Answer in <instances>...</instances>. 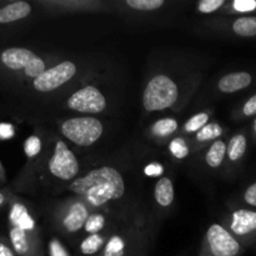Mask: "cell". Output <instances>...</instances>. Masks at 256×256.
<instances>
[{
  "instance_id": "4",
  "label": "cell",
  "mask_w": 256,
  "mask_h": 256,
  "mask_svg": "<svg viewBox=\"0 0 256 256\" xmlns=\"http://www.w3.org/2000/svg\"><path fill=\"white\" fill-rule=\"evenodd\" d=\"M242 252V245L229 230L220 224H212L208 228L202 256H239Z\"/></svg>"
},
{
  "instance_id": "20",
  "label": "cell",
  "mask_w": 256,
  "mask_h": 256,
  "mask_svg": "<svg viewBox=\"0 0 256 256\" xmlns=\"http://www.w3.org/2000/svg\"><path fill=\"white\" fill-rule=\"evenodd\" d=\"M178 129V122L172 118H166V119H162L159 122H156L152 126V132H154L156 136L165 138L172 135V132H176Z\"/></svg>"
},
{
  "instance_id": "21",
  "label": "cell",
  "mask_w": 256,
  "mask_h": 256,
  "mask_svg": "<svg viewBox=\"0 0 256 256\" xmlns=\"http://www.w3.org/2000/svg\"><path fill=\"white\" fill-rule=\"evenodd\" d=\"M102 256H126V242L120 236H112L105 245Z\"/></svg>"
},
{
  "instance_id": "33",
  "label": "cell",
  "mask_w": 256,
  "mask_h": 256,
  "mask_svg": "<svg viewBox=\"0 0 256 256\" xmlns=\"http://www.w3.org/2000/svg\"><path fill=\"white\" fill-rule=\"evenodd\" d=\"M164 172V169L160 164H149L145 168V174L149 175V176H159Z\"/></svg>"
},
{
  "instance_id": "17",
  "label": "cell",
  "mask_w": 256,
  "mask_h": 256,
  "mask_svg": "<svg viewBox=\"0 0 256 256\" xmlns=\"http://www.w3.org/2000/svg\"><path fill=\"white\" fill-rule=\"evenodd\" d=\"M232 30L239 36H256V16L239 18L232 22Z\"/></svg>"
},
{
  "instance_id": "37",
  "label": "cell",
  "mask_w": 256,
  "mask_h": 256,
  "mask_svg": "<svg viewBox=\"0 0 256 256\" xmlns=\"http://www.w3.org/2000/svg\"><path fill=\"white\" fill-rule=\"evenodd\" d=\"M254 130L256 132V119H255V122H254Z\"/></svg>"
},
{
  "instance_id": "15",
  "label": "cell",
  "mask_w": 256,
  "mask_h": 256,
  "mask_svg": "<svg viewBox=\"0 0 256 256\" xmlns=\"http://www.w3.org/2000/svg\"><path fill=\"white\" fill-rule=\"evenodd\" d=\"M226 154L228 145L222 140H216V142H212V146L208 150L206 156H205L206 164L210 168H214V169L215 168H219L222 164V162H224V158Z\"/></svg>"
},
{
  "instance_id": "34",
  "label": "cell",
  "mask_w": 256,
  "mask_h": 256,
  "mask_svg": "<svg viewBox=\"0 0 256 256\" xmlns=\"http://www.w3.org/2000/svg\"><path fill=\"white\" fill-rule=\"evenodd\" d=\"M14 135V128L9 124H0V138L9 139Z\"/></svg>"
},
{
  "instance_id": "36",
  "label": "cell",
  "mask_w": 256,
  "mask_h": 256,
  "mask_svg": "<svg viewBox=\"0 0 256 256\" xmlns=\"http://www.w3.org/2000/svg\"><path fill=\"white\" fill-rule=\"evenodd\" d=\"M2 202H4V195H2V192H0V205H2Z\"/></svg>"
},
{
  "instance_id": "22",
  "label": "cell",
  "mask_w": 256,
  "mask_h": 256,
  "mask_svg": "<svg viewBox=\"0 0 256 256\" xmlns=\"http://www.w3.org/2000/svg\"><path fill=\"white\" fill-rule=\"evenodd\" d=\"M222 134V128L216 122H209L200 132H196L198 142H209L218 139Z\"/></svg>"
},
{
  "instance_id": "26",
  "label": "cell",
  "mask_w": 256,
  "mask_h": 256,
  "mask_svg": "<svg viewBox=\"0 0 256 256\" xmlns=\"http://www.w3.org/2000/svg\"><path fill=\"white\" fill-rule=\"evenodd\" d=\"M169 150L176 159H184L189 154V146L182 138H175L169 145Z\"/></svg>"
},
{
  "instance_id": "2",
  "label": "cell",
  "mask_w": 256,
  "mask_h": 256,
  "mask_svg": "<svg viewBox=\"0 0 256 256\" xmlns=\"http://www.w3.org/2000/svg\"><path fill=\"white\" fill-rule=\"evenodd\" d=\"M179 96V89L168 75H155L142 94V105L146 112H162L172 108Z\"/></svg>"
},
{
  "instance_id": "8",
  "label": "cell",
  "mask_w": 256,
  "mask_h": 256,
  "mask_svg": "<svg viewBox=\"0 0 256 256\" xmlns=\"http://www.w3.org/2000/svg\"><path fill=\"white\" fill-rule=\"evenodd\" d=\"M89 212L84 202H76L70 204L62 218V226L68 232H76L85 226Z\"/></svg>"
},
{
  "instance_id": "13",
  "label": "cell",
  "mask_w": 256,
  "mask_h": 256,
  "mask_svg": "<svg viewBox=\"0 0 256 256\" xmlns=\"http://www.w3.org/2000/svg\"><path fill=\"white\" fill-rule=\"evenodd\" d=\"M155 200L162 208H168L174 202V186L169 178H162L155 185Z\"/></svg>"
},
{
  "instance_id": "10",
  "label": "cell",
  "mask_w": 256,
  "mask_h": 256,
  "mask_svg": "<svg viewBox=\"0 0 256 256\" xmlns=\"http://www.w3.org/2000/svg\"><path fill=\"white\" fill-rule=\"evenodd\" d=\"M36 54L24 48H9L2 52V62L12 70L25 69Z\"/></svg>"
},
{
  "instance_id": "30",
  "label": "cell",
  "mask_w": 256,
  "mask_h": 256,
  "mask_svg": "<svg viewBox=\"0 0 256 256\" xmlns=\"http://www.w3.org/2000/svg\"><path fill=\"white\" fill-rule=\"evenodd\" d=\"M234 8L238 12H252L256 8V2H252V0H236L234 2Z\"/></svg>"
},
{
  "instance_id": "16",
  "label": "cell",
  "mask_w": 256,
  "mask_h": 256,
  "mask_svg": "<svg viewBox=\"0 0 256 256\" xmlns=\"http://www.w3.org/2000/svg\"><path fill=\"white\" fill-rule=\"evenodd\" d=\"M10 242L18 255L25 256L29 254L30 244L25 230L20 229V228H12L10 230Z\"/></svg>"
},
{
  "instance_id": "25",
  "label": "cell",
  "mask_w": 256,
  "mask_h": 256,
  "mask_svg": "<svg viewBox=\"0 0 256 256\" xmlns=\"http://www.w3.org/2000/svg\"><path fill=\"white\" fill-rule=\"evenodd\" d=\"M105 222H106V220H105V218L102 216V214H92L88 218L84 229L85 232H89L90 235L99 234L100 230L104 229Z\"/></svg>"
},
{
  "instance_id": "19",
  "label": "cell",
  "mask_w": 256,
  "mask_h": 256,
  "mask_svg": "<svg viewBox=\"0 0 256 256\" xmlns=\"http://www.w3.org/2000/svg\"><path fill=\"white\" fill-rule=\"evenodd\" d=\"M104 245V238L99 234H92L85 238L80 244V252L85 256L98 254Z\"/></svg>"
},
{
  "instance_id": "3",
  "label": "cell",
  "mask_w": 256,
  "mask_h": 256,
  "mask_svg": "<svg viewBox=\"0 0 256 256\" xmlns=\"http://www.w3.org/2000/svg\"><path fill=\"white\" fill-rule=\"evenodd\" d=\"M104 126L96 118H72L62 124V134L79 146H90L102 138Z\"/></svg>"
},
{
  "instance_id": "12",
  "label": "cell",
  "mask_w": 256,
  "mask_h": 256,
  "mask_svg": "<svg viewBox=\"0 0 256 256\" xmlns=\"http://www.w3.org/2000/svg\"><path fill=\"white\" fill-rule=\"evenodd\" d=\"M32 12V6L26 2H15L0 9V24L24 19Z\"/></svg>"
},
{
  "instance_id": "5",
  "label": "cell",
  "mask_w": 256,
  "mask_h": 256,
  "mask_svg": "<svg viewBox=\"0 0 256 256\" xmlns=\"http://www.w3.org/2000/svg\"><path fill=\"white\" fill-rule=\"evenodd\" d=\"M49 172L56 179L62 182L75 180L79 172V162L74 152L69 149L62 140H56L54 152L49 160Z\"/></svg>"
},
{
  "instance_id": "7",
  "label": "cell",
  "mask_w": 256,
  "mask_h": 256,
  "mask_svg": "<svg viewBox=\"0 0 256 256\" xmlns=\"http://www.w3.org/2000/svg\"><path fill=\"white\" fill-rule=\"evenodd\" d=\"M69 109L84 114H99L106 108V99L98 88L85 86L72 94L68 99Z\"/></svg>"
},
{
  "instance_id": "29",
  "label": "cell",
  "mask_w": 256,
  "mask_h": 256,
  "mask_svg": "<svg viewBox=\"0 0 256 256\" xmlns=\"http://www.w3.org/2000/svg\"><path fill=\"white\" fill-rule=\"evenodd\" d=\"M49 256H70V254L59 240L52 239L49 242Z\"/></svg>"
},
{
  "instance_id": "18",
  "label": "cell",
  "mask_w": 256,
  "mask_h": 256,
  "mask_svg": "<svg viewBox=\"0 0 256 256\" xmlns=\"http://www.w3.org/2000/svg\"><path fill=\"white\" fill-rule=\"evenodd\" d=\"M246 138L242 134H238L232 136L230 140L229 146H228V156L232 162H238L244 156L245 152H246Z\"/></svg>"
},
{
  "instance_id": "32",
  "label": "cell",
  "mask_w": 256,
  "mask_h": 256,
  "mask_svg": "<svg viewBox=\"0 0 256 256\" xmlns=\"http://www.w3.org/2000/svg\"><path fill=\"white\" fill-rule=\"evenodd\" d=\"M242 112L246 116H252V115H256V95L250 98L244 104V108H242Z\"/></svg>"
},
{
  "instance_id": "9",
  "label": "cell",
  "mask_w": 256,
  "mask_h": 256,
  "mask_svg": "<svg viewBox=\"0 0 256 256\" xmlns=\"http://www.w3.org/2000/svg\"><path fill=\"white\" fill-rule=\"evenodd\" d=\"M230 230L236 236H246L256 232V212L240 209L232 214Z\"/></svg>"
},
{
  "instance_id": "28",
  "label": "cell",
  "mask_w": 256,
  "mask_h": 256,
  "mask_svg": "<svg viewBox=\"0 0 256 256\" xmlns=\"http://www.w3.org/2000/svg\"><path fill=\"white\" fill-rule=\"evenodd\" d=\"M222 5H224V0H202L198 4V10L204 14H209V12H214Z\"/></svg>"
},
{
  "instance_id": "6",
  "label": "cell",
  "mask_w": 256,
  "mask_h": 256,
  "mask_svg": "<svg viewBox=\"0 0 256 256\" xmlns=\"http://www.w3.org/2000/svg\"><path fill=\"white\" fill-rule=\"evenodd\" d=\"M78 72V66L70 60H65L55 66L46 69L40 76L34 79L35 89L40 92H49L59 89L72 79Z\"/></svg>"
},
{
  "instance_id": "14",
  "label": "cell",
  "mask_w": 256,
  "mask_h": 256,
  "mask_svg": "<svg viewBox=\"0 0 256 256\" xmlns=\"http://www.w3.org/2000/svg\"><path fill=\"white\" fill-rule=\"evenodd\" d=\"M10 220L14 224L15 228H20L22 230H32L35 226V222L32 218L28 212L26 208L22 204H14L10 212Z\"/></svg>"
},
{
  "instance_id": "1",
  "label": "cell",
  "mask_w": 256,
  "mask_h": 256,
  "mask_svg": "<svg viewBox=\"0 0 256 256\" xmlns=\"http://www.w3.org/2000/svg\"><path fill=\"white\" fill-rule=\"evenodd\" d=\"M68 190L82 198L92 206L99 208L122 199L125 194V182L119 170L112 166H100L72 180Z\"/></svg>"
},
{
  "instance_id": "23",
  "label": "cell",
  "mask_w": 256,
  "mask_h": 256,
  "mask_svg": "<svg viewBox=\"0 0 256 256\" xmlns=\"http://www.w3.org/2000/svg\"><path fill=\"white\" fill-rule=\"evenodd\" d=\"M208 122H209V114L208 112H199L185 122L184 129L186 132H200L208 124Z\"/></svg>"
},
{
  "instance_id": "35",
  "label": "cell",
  "mask_w": 256,
  "mask_h": 256,
  "mask_svg": "<svg viewBox=\"0 0 256 256\" xmlns=\"http://www.w3.org/2000/svg\"><path fill=\"white\" fill-rule=\"evenodd\" d=\"M0 256H14V252L6 245L0 242Z\"/></svg>"
},
{
  "instance_id": "27",
  "label": "cell",
  "mask_w": 256,
  "mask_h": 256,
  "mask_svg": "<svg viewBox=\"0 0 256 256\" xmlns=\"http://www.w3.org/2000/svg\"><path fill=\"white\" fill-rule=\"evenodd\" d=\"M40 150H42V140H40L39 136H36V135H32V136H29L26 140H25L24 152L28 158L36 156V155L40 152Z\"/></svg>"
},
{
  "instance_id": "24",
  "label": "cell",
  "mask_w": 256,
  "mask_h": 256,
  "mask_svg": "<svg viewBox=\"0 0 256 256\" xmlns=\"http://www.w3.org/2000/svg\"><path fill=\"white\" fill-rule=\"evenodd\" d=\"M126 4L135 10L152 12L162 8L165 4L164 0H128Z\"/></svg>"
},
{
  "instance_id": "31",
  "label": "cell",
  "mask_w": 256,
  "mask_h": 256,
  "mask_svg": "<svg viewBox=\"0 0 256 256\" xmlns=\"http://www.w3.org/2000/svg\"><path fill=\"white\" fill-rule=\"evenodd\" d=\"M244 199L246 204L252 205V206H256V182L248 188L244 194Z\"/></svg>"
},
{
  "instance_id": "11",
  "label": "cell",
  "mask_w": 256,
  "mask_h": 256,
  "mask_svg": "<svg viewBox=\"0 0 256 256\" xmlns=\"http://www.w3.org/2000/svg\"><path fill=\"white\" fill-rule=\"evenodd\" d=\"M252 82V76L246 72H230L222 76L218 82V88L222 92H235L249 86Z\"/></svg>"
}]
</instances>
